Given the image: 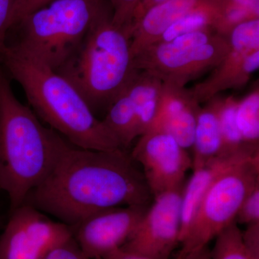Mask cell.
<instances>
[{"instance_id": "cell-1", "label": "cell", "mask_w": 259, "mask_h": 259, "mask_svg": "<svg viewBox=\"0 0 259 259\" xmlns=\"http://www.w3.org/2000/svg\"><path fill=\"white\" fill-rule=\"evenodd\" d=\"M152 200L141 167L127 150L84 149L66 140L50 174L24 203L71 227L103 209Z\"/></svg>"}, {"instance_id": "cell-2", "label": "cell", "mask_w": 259, "mask_h": 259, "mask_svg": "<svg viewBox=\"0 0 259 259\" xmlns=\"http://www.w3.org/2000/svg\"><path fill=\"white\" fill-rule=\"evenodd\" d=\"M0 65L25 92L37 117L84 149H122L74 85L18 44L0 47Z\"/></svg>"}, {"instance_id": "cell-3", "label": "cell", "mask_w": 259, "mask_h": 259, "mask_svg": "<svg viewBox=\"0 0 259 259\" xmlns=\"http://www.w3.org/2000/svg\"><path fill=\"white\" fill-rule=\"evenodd\" d=\"M66 140L19 101L0 65V189L11 212L50 174Z\"/></svg>"}, {"instance_id": "cell-4", "label": "cell", "mask_w": 259, "mask_h": 259, "mask_svg": "<svg viewBox=\"0 0 259 259\" xmlns=\"http://www.w3.org/2000/svg\"><path fill=\"white\" fill-rule=\"evenodd\" d=\"M137 71L128 31L115 26L102 10L56 72L74 85L95 113L107 111Z\"/></svg>"}, {"instance_id": "cell-5", "label": "cell", "mask_w": 259, "mask_h": 259, "mask_svg": "<svg viewBox=\"0 0 259 259\" xmlns=\"http://www.w3.org/2000/svg\"><path fill=\"white\" fill-rule=\"evenodd\" d=\"M101 5V0H54L20 21L17 44L56 71L82 41Z\"/></svg>"}, {"instance_id": "cell-6", "label": "cell", "mask_w": 259, "mask_h": 259, "mask_svg": "<svg viewBox=\"0 0 259 259\" xmlns=\"http://www.w3.org/2000/svg\"><path fill=\"white\" fill-rule=\"evenodd\" d=\"M259 185V153L226 168L212 182L199 204L193 221L181 238V259L208 246L209 242L235 222L245 197Z\"/></svg>"}, {"instance_id": "cell-7", "label": "cell", "mask_w": 259, "mask_h": 259, "mask_svg": "<svg viewBox=\"0 0 259 259\" xmlns=\"http://www.w3.org/2000/svg\"><path fill=\"white\" fill-rule=\"evenodd\" d=\"M229 50L228 36L207 29L155 42L134 58V64L138 71H146L165 84L184 88L217 67Z\"/></svg>"}, {"instance_id": "cell-8", "label": "cell", "mask_w": 259, "mask_h": 259, "mask_svg": "<svg viewBox=\"0 0 259 259\" xmlns=\"http://www.w3.org/2000/svg\"><path fill=\"white\" fill-rule=\"evenodd\" d=\"M230 50L212 74L188 89L194 101L206 103L221 92L238 90L249 81L259 67V20L238 24L228 35Z\"/></svg>"}, {"instance_id": "cell-9", "label": "cell", "mask_w": 259, "mask_h": 259, "mask_svg": "<svg viewBox=\"0 0 259 259\" xmlns=\"http://www.w3.org/2000/svg\"><path fill=\"white\" fill-rule=\"evenodd\" d=\"M72 236L67 225L24 203L12 211L0 236V259H42Z\"/></svg>"}, {"instance_id": "cell-10", "label": "cell", "mask_w": 259, "mask_h": 259, "mask_svg": "<svg viewBox=\"0 0 259 259\" xmlns=\"http://www.w3.org/2000/svg\"><path fill=\"white\" fill-rule=\"evenodd\" d=\"M131 157L139 166L153 199L169 191L183 188L192 158L170 135L148 131L138 139Z\"/></svg>"}, {"instance_id": "cell-11", "label": "cell", "mask_w": 259, "mask_h": 259, "mask_svg": "<svg viewBox=\"0 0 259 259\" xmlns=\"http://www.w3.org/2000/svg\"><path fill=\"white\" fill-rule=\"evenodd\" d=\"M182 191L154 197L136 231L120 248L149 259H169L180 243Z\"/></svg>"}, {"instance_id": "cell-12", "label": "cell", "mask_w": 259, "mask_h": 259, "mask_svg": "<svg viewBox=\"0 0 259 259\" xmlns=\"http://www.w3.org/2000/svg\"><path fill=\"white\" fill-rule=\"evenodd\" d=\"M148 207L129 205L103 209L70 228L75 241L89 258L102 259L122 248Z\"/></svg>"}, {"instance_id": "cell-13", "label": "cell", "mask_w": 259, "mask_h": 259, "mask_svg": "<svg viewBox=\"0 0 259 259\" xmlns=\"http://www.w3.org/2000/svg\"><path fill=\"white\" fill-rule=\"evenodd\" d=\"M200 107L188 89L163 83L157 111L147 131L166 133L185 149L192 148Z\"/></svg>"}, {"instance_id": "cell-14", "label": "cell", "mask_w": 259, "mask_h": 259, "mask_svg": "<svg viewBox=\"0 0 259 259\" xmlns=\"http://www.w3.org/2000/svg\"><path fill=\"white\" fill-rule=\"evenodd\" d=\"M207 0H166L148 9L131 25V53L134 59L155 44L167 28Z\"/></svg>"}, {"instance_id": "cell-15", "label": "cell", "mask_w": 259, "mask_h": 259, "mask_svg": "<svg viewBox=\"0 0 259 259\" xmlns=\"http://www.w3.org/2000/svg\"><path fill=\"white\" fill-rule=\"evenodd\" d=\"M257 153H259V149L245 150L234 154L219 156L203 166L192 169L193 174L182 191L180 243L181 238L193 221L204 194L212 182L228 167Z\"/></svg>"}, {"instance_id": "cell-16", "label": "cell", "mask_w": 259, "mask_h": 259, "mask_svg": "<svg viewBox=\"0 0 259 259\" xmlns=\"http://www.w3.org/2000/svg\"><path fill=\"white\" fill-rule=\"evenodd\" d=\"M197 115L193 143L192 169L203 166L213 158L221 156L223 141L215 99L206 102Z\"/></svg>"}, {"instance_id": "cell-17", "label": "cell", "mask_w": 259, "mask_h": 259, "mask_svg": "<svg viewBox=\"0 0 259 259\" xmlns=\"http://www.w3.org/2000/svg\"><path fill=\"white\" fill-rule=\"evenodd\" d=\"M214 99L217 104L222 134L223 147L221 156L234 154L245 150L258 149V146H247L242 141L236 120L238 100L233 97L218 98L216 96Z\"/></svg>"}, {"instance_id": "cell-18", "label": "cell", "mask_w": 259, "mask_h": 259, "mask_svg": "<svg viewBox=\"0 0 259 259\" xmlns=\"http://www.w3.org/2000/svg\"><path fill=\"white\" fill-rule=\"evenodd\" d=\"M236 120L243 144L247 146H258V87L244 98L238 100Z\"/></svg>"}, {"instance_id": "cell-19", "label": "cell", "mask_w": 259, "mask_h": 259, "mask_svg": "<svg viewBox=\"0 0 259 259\" xmlns=\"http://www.w3.org/2000/svg\"><path fill=\"white\" fill-rule=\"evenodd\" d=\"M241 231L236 222L223 230L210 249L212 259H252L243 245Z\"/></svg>"}, {"instance_id": "cell-20", "label": "cell", "mask_w": 259, "mask_h": 259, "mask_svg": "<svg viewBox=\"0 0 259 259\" xmlns=\"http://www.w3.org/2000/svg\"><path fill=\"white\" fill-rule=\"evenodd\" d=\"M235 222L245 226L259 222V185L245 197L237 213Z\"/></svg>"}, {"instance_id": "cell-21", "label": "cell", "mask_w": 259, "mask_h": 259, "mask_svg": "<svg viewBox=\"0 0 259 259\" xmlns=\"http://www.w3.org/2000/svg\"><path fill=\"white\" fill-rule=\"evenodd\" d=\"M113 8L112 22L118 28L128 30L135 10L141 0H110Z\"/></svg>"}, {"instance_id": "cell-22", "label": "cell", "mask_w": 259, "mask_h": 259, "mask_svg": "<svg viewBox=\"0 0 259 259\" xmlns=\"http://www.w3.org/2000/svg\"><path fill=\"white\" fill-rule=\"evenodd\" d=\"M42 259H92L83 253L79 245L71 236L51 250Z\"/></svg>"}, {"instance_id": "cell-23", "label": "cell", "mask_w": 259, "mask_h": 259, "mask_svg": "<svg viewBox=\"0 0 259 259\" xmlns=\"http://www.w3.org/2000/svg\"><path fill=\"white\" fill-rule=\"evenodd\" d=\"M16 0H0V47L5 44V37L13 26Z\"/></svg>"}, {"instance_id": "cell-24", "label": "cell", "mask_w": 259, "mask_h": 259, "mask_svg": "<svg viewBox=\"0 0 259 259\" xmlns=\"http://www.w3.org/2000/svg\"><path fill=\"white\" fill-rule=\"evenodd\" d=\"M241 232L245 250L252 259H259V222L247 225Z\"/></svg>"}, {"instance_id": "cell-25", "label": "cell", "mask_w": 259, "mask_h": 259, "mask_svg": "<svg viewBox=\"0 0 259 259\" xmlns=\"http://www.w3.org/2000/svg\"><path fill=\"white\" fill-rule=\"evenodd\" d=\"M54 0H16L14 14L13 18V26L20 23L25 17L32 12L45 6Z\"/></svg>"}, {"instance_id": "cell-26", "label": "cell", "mask_w": 259, "mask_h": 259, "mask_svg": "<svg viewBox=\"0 0 259 259\" xmlns=\"http://www.w3.org/2000/svg\"><path fill=\"white\" fill-rule=\"evenodd\" d=\"M164 1H166V0H141V3H139V6H138L136 10H135L131 25L135 23V22L137 21L139 19L141 18V16H142L148 9H150L151 7L159 4V3H163V2Z\"/></svg>"}, {"instance_id": "cell-27", "label": "cell", "mask_w": 259, "mask_h": 259, "mask_svg": "<svg viewBox=\"0 0 259 259\" xmlns=\"http://www.w3.org/2000/svg\"><path fill=\"white\" fill-rule=\"evenodd\" d=\"M229 1L233 4L245 8L255 18H258L259 0H229Z\"/></svg>"}, {"instance_id": "cell-28", "label": "cell", "mask_w": 259, "mask_h": 259, "mask_svg": "<svg viewBox=\"0 0 259 259\" xmlns=\"http://www.w3.org/2000/svg\"><path fill=\"white\" fill-rule=\"evenodd\" d=\"M102 259H149L141 255L135 254L131 252L118 248L105 255Z\"/></svg>"}, {"instance_id": "cell-29", "label": "cell", "mask_w": 259, "mask_h": 259, "mask_svg": "<svg viewBox=\"0 0 259 259\" xmlns=\"http://www.w3.org/2000/svg\"><path fill=\"white\" fill-rule=\"evenodd\" d=\"M181 259H212V257L209 246H206Z\"/></svg>"}, {"instance_id": "cell-30", "label": "cell", "mask_w": 259, "mask_h": 259, "mask_svg": "<svg viewBox=\"0 0 259 259\" xmlns=\"http://www.w3.org/2000/svg\"><path fill=\"white\" fill-rule=\"evenodd\" d=\"M0 221H1V219H0Z\"/></svg>"}]
</instances>
